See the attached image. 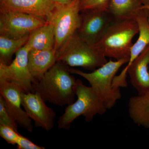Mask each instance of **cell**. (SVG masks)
Wrapping results in <instances>:
<instances>
[{
  "mask_svg": "<svg viewBox=\"0 0 149 149\" xmlns=\"http://www.w3.org/2000/svg\"><path fill=\"white\" fill-rule=\"evenodd\" d=\"M0 124L6 125L17 131L18 124L14 119L6 106L5 101L0 95Z\"/></svg>",
  "mask_w": 149,
  "mask_h": 149,
  "instance_id": "cell-20",
  "label": "cell"
},
{
  "mask_svg": "<svg viewBox=\"0 0 149 149\" xmlns=\"http://www.w3.org/2000/svg\"><path fill=\"white\" fill-rule=\"evenodd\" d=\"M29 36L13 39L0 35V63L10 64L13 56L26 44Z\"/></svg>",
  "mask_w": 149,
  "mask_h": 149,
  "instance_id": "cell-19",
  "label": "cell"
},
{
  "mask_svg": "<svg viewBox=\"0 0 149 149\" xmlns=\"http://www.w3.org/2000/svg\"><path fill=\"white\" fill-rule=\"evenodd\" d=\"M74 0H54L56 4L63 5L68 3Z\"/></svg>",
  "mask_w": 149,
  "mask_h": 149,
  "instance_id": "cell-24",
  "label": "cell"
},
{
  "mask_svg": "<svg viewBox=\"0 0 149 149\" xmlns=\"http://www.w3.org/2000/svg\"><path fill=\"white\" fill-rule=\"evenodd\" d=\"M128 107L129 116L133 123L149 129V92L130 97Z\"/></svg>",
  "mask_w": 149,
  "mask_h": 149,
  "instance_id": "cell-18",
  "label": "cell"
},
{
  "mask_svg": "<svg viewBox=\"0 0 149 149\" xmlns=\"http://www.w3.org/2000/svg\"><path fill=\"white\" fill-rule=\"evenodd\" d=\"M56 62V54L54 49L39 51L29 50L28 53V68L35 82L39 81Z\"/></svg>",
  "mask_w": 149,
  "mask_h": 149,
  "instance_id": "cell-14",
  "label": "cell"
},
{
  "mask_svg": "<svg viewBox=\"0 0 149 149\" xmlns=\"http://www.w3.org/2000/svg\"><path fill=\"white\" fill-rule=\"evenodd\" d=\"M18 132L13 128L0 124V136L9 144L16 145L19 135Z\"/></svg>",
  "mask_w": 149,
  "mask_h": 149,
  "instance_id": "cell-21",
  "label": "cell"
},
{
  "mask_svg": "<svg viewBox=\"0 0 149 149\" xmlns=\"http://www.w3.org/2000/svg\"><path fill=\"white\" fill-rule=\"evenodd\" d=\"M149 10L143 6L135 19L139 26V37L131 48L130 58L126 68H128L149 45Z\"/></svg>",
  "mask_w": 149,
  "mask_h": 149,
  "instance_id": "cell-17",
  "label": "cell"
},
{
  "mask_svg": "<svg viewBox=\"0 0 149 149\" xmlns=\"http://www.w3.org/2000/svg\"><path fill=\"white\" fill-rule=\"evenodd\" d=\"M57 61L71 67H80L94 71L107 62L106 57L93 46L74 34L65 45L56 53Z\"/></svg>",
  "mask_w": 149,
  "mask_h": 149,
  "instance_id": "cell-6",
  "label": "cell"
},
{
  "mask_svg": "<svg viewBox=\"0 0 149 149\" xmlns=\"http://www.w3.org/2000/svg\"><path fill=\"white\" fill-rule=\"evenodd\" d=\"M22 105L35 125L49 132L53 128L56 113L35 93H21Z\"/></svg>",
  "mask_w": 149,
  "mask_h": 149,
  "instance_id": "cell-10",
  "label": "cell"
},
{
  "mask_svg": "<svg viewBox=\"0 0 149 149\" xmlns=\"http://www.w3.org/2000/svg\"><path fill=\"white\" fill-rule=\"evenodd\" d=\"M81 12V23L77 35L94 47L113 22L107 10L95 9Z\"/></svg>",
  "mask_w": 149,
  "mask_h": 149,
  "instance_id": "cell-9",
  "label": "cell"
},
{
  "mask_svg": "<svg viewBox=\"0 0 149 149\" xmlns=\"http://www.w3.org/2000/svg\"><path fill=\"white\" fill-rule=\"evenodd\" d=\"M47 22V19L41 17L1 9L0 35L11 39H22Z\"/></svg>",
  "mask_w": 149,
  "mask_h": 149,
  "instance_id": "cell-7",
  "label": "cell"
},
{
  "mask_svg": "<svg viewBox=\"0 0 149 149\" xmlns=\"http://www.w3.org/2000/svg\"><path fill=\"white\" fill-rule=\"evenodd\" d=\"M109 0H80L81 11L89 9L107 10Z\"/></svg>",
  "mask_w": 149,
  "mask_h": 149,
  "instance_id": "cell-22",
  "label": "cell"
},
{
  "mask_svg": "<svg viewBox=\"0 0 149 149\" xmlns=\"http://www.w3.org/2000/svg\"><path fill=\"white\" fill-rule=\"evenodd\" d=\"M143 7L145 8H147V9L148 10H149V6H143ZM148 20L149 22V17H148Z\"/></svg>",
  "mask_w": 149,
  "mask_h": 149,
  "instance_id": "cell-26",
  "label": "cell"
},
{
  "mask_svg": "<svg viewBox=\"0 0 149 149\" xmlns=\"http://www.w3.org/2000/svg\"><path fill=\"white\" fill-rule=\"evenodd\" d=\"M69 66L60 61L55 64L39 81L33 83L34 93L45 102L63 107L74 102L76 80Z\"/></svg>",
  "mask_w": 149,
  "mask_h": 149,
  "instance_id": "cell-1",
  "label": "cell"
},
{
  "mask_svg": "<svg viewBox=\"0 0 149 149\" xmlns=\"http://www.w3.org/2000/svg\"><path fill=\"white\" fill-rule=\"evenodd\" d=\"M80 0H74L65 4H56L53 10L47 17V21L54 26L56 54L80 27Z\"/></svg>",
  "mask_w": 149,
  "mask_h": 149,
  "instance_id": "cell-5",
  "label": "cell"
},
{
  "mask_svg": "<svg viewBox=\"0 0 149 149\" xmlns=\"http://www.w3.org/2000/svg\"><path fill=\"white\" fill-rule=\"evenodd\" d=\"M29 50H44L54 49L55 35L53 25L47 23L30 33L26 43Z\"/></svg>",
  "mask_w": 149,
  "mask_h": 149,
  "instance_id": "cell-16",
  "label": "cell"
},
{
  "mask_svg": "<svg viewBox=\"0 0 149 149\" xmlns=\"http://www.w3.org/2000/svg\"><path fill=\"white\" fill-rule=\"evenodd\" d=\"M22 92L21 88L16 83L0 81V95L4 100L8 110L19 125L32 132V120L22 108Z\"/></svg>",
  "mask_w": 149,
  "mask_h": 149,
  "instance_id": "cell-11",
  "label": "cell"
},
{
  "mask_svg": "<svg viewBox=\"0 0 149 149\" xmlns=\"http://www.w3.org/2000/svg\"><path fill=\"white\" fill-rule=\"evenodd\" d=\"M1 9L47 17L56 6L54 0H0Z\"/></svg>",
  "mask_w": 149,
  "mask_h": 149,
  "instance_id": "cell-13",
  "label": "cell"
},
{
  "mask_svg": "<svg viewBox=\"0 0 149 149\" xmlns=\"http://www.w3.org/2000/svg\"><path fill=\"white\" fill-rule=\"evenodd\" d=\"M139 32L135 19L113 22L94 47L106 57L129 61L132 40Z\"/></svg>",
  "mask_w": 149,
  "mask_h": 149,
  "instance_id": "cell-2",
  "label": "cell"
},
{
  "mask_svg": "<svg viewBox=\"0 0 149 149\" xmlns=\"http://www.w3.org/2000/svg\"><path fill=\"white\" fill-rule=\"evenodd\" d=\"M74 90L77 100L68 105L60 117L57 122L59 129L69 130L71 123L80 116L86 122H91L95 116L104 114L107 109L94 89L84 85L80 79L76 80Z\"/></svg>",
  "mask_w": 149,
  "mask_h": 149,
  "instance_id": "cell-3",
  "label": "cell"
},
{
  "mask_svg": "<svg viewBox=\"0 0 149 149\" xmlns=\"http://www.w3.org/2000/svg\"><path fill=\"white\" fill-rule=\"evenodd\" d=\"M128 61L127 59L115 61L110 60L102 66L88 73L73 68H70V70L72 74L80 75L86 79L100 97L107 109H110L121 97L120 88H114L113 86V79L120 68L128 63Z\"/></svg>",
  "mask_w": 149,
  "mask_h": 149,
  "instance_id": "cell-4",
  "label": "cell"
},
{
  "mask_svg": "<svg viewBox=\"0 0 149 149\" xmlns=\"http://www.w3.org/2000/svg\"><path fill=\"white\" fill-rule=\"evenodd\" d=\"M149 45L128 68L125 67L119 75L127 77L128 73L130 82L137 91L138 95L149 92Z\"/></svg>",
  "mask_w": 149,
  "mask_h": 149,
  "instance_id": "cell-12",
  "label": "cell"
},
{
  "mask_svg": "<svg viewBox=\"0 0 149 149\" xmlns=\"http://www.w3.org/2000/svg\"><path fill=\"white\" fill-rule=\"evenodd\" d=\"M16 145L18 149H45L44 147L37 146L26 137L19 134L17 141Z\"/></svg>",
  "mask_w": 149,
  "mask_h": 149,
  "instance_id": "cell-23",
  "label": "cell"
},
{
  "mask_svg": "<svg viewBox=\"0 0 149 149\" xmlns=\"http://www.w3.org/2000/svg\"><path fill=\"white\" fill-rule=\"evenodd\" d=\"M29 48L26 44L15 54L10 64L0 63V81L16 83L24 93H34L33 83L35 82L28 68Z\"/></svg>",
  "mask_w": 149,
  "mask_h": 149,
  "instance_id": "cell-8",
  "label": "cell"
},
{
  "mask_svg": "<svg viewBox=\"0 0 149 149\" xmlns=\"http://www.w3.org/2000/svg\"><path fill=\"white\" fill-rule=\"evenodd\" d=\"M143 6H149V0H140Z\"/></svg>",
  "mask_w": 149,
  "mask_h": 149,
  "instance_id": "cell-25",
  "label": "cell"
},
{
  "mask_svg": "<svg viewBox=\"0 0 149 149\" xmlns=\"http://www.w3.org/2000/svg\"><path fill=\"white\" fill-rule=\"evenodd\" d=\"M143 6L140 0H109L107 10L113 22L135 19Z\"/></svg>",
  "mask_w": 149,
  "mask_h": 149,
  "instance_id": "cell-15",
  "label": "cell"
}]
</instances>
